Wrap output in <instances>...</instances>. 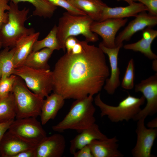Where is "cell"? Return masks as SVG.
<instances>
[{"label": "cell", "mask_w": 157, "mask_h": 157, "mask_svg": "<svg viewBox=\"0 0 157 157\" xmlns=\"http://www.w3.org/2000/svg\"><path fill=\"white\" fill-rule=\"evenodd\" d=\"M35 147L24 150L14 157H35Z\"/></svg>", "instance_id": "cell-35"}, {"label": "cell", "mask_w": 157, "mask_h": 157, "mask_svg": "<svg viewBox=\"0 0 157 157\" xmlns=\"http://www.w3.org/2000/svg\"><path fill=\"white\" fill-rule=\"evenodd\" d=\"M128 21L126 18H108L101 21H94L90 26L93 32L99 35L102 38L101 43L110 48L115 47L116 35Z\"/></svg>", "instance_id": "cell-11"}, {"label": "cell", "mask_w": 157, "mask_h": 157, "mask_svg": "<svg viewBox=\"0 0 157 157\" xmlns=\"http://www.w3.org/2000/svg\"><path fill=\"white\" fill-rule=\"evenodd\" d=\"M8 11V20L0 28V41L2 47L11 49L17 42L24 37L35 33L33 28H28L24 23L28 19L29 9H19L18 4L10 1Z\"/></svg>", "instance_id": "cell-4"}, {"label": "cell", "mask_w": 157, "mask_h": 157, "mask_svg": "<svg viewBox=\"0 0 157 157\" xmlns=\"http://www.w3.org/2000/svg\"><path fill=\"white\" fill-rule=\"evenodd\" d=\"M57 26L55 24L47 35L43 39L37 40L33 47V51L40 50L44 48H48L53 51L59 50L61 48L57 37Z\"/></svg>", "instance_id": "cell-27"}, {"label": "cell", "mask_w": 157, "mask_h": 157, "mask_svg": "<svg viewBox=\"0 0 157 157\" xmlns=\"http://www.w3.org/2000/svg\"><path fill=\"white\" fill-rule=\"evenodd\" d=\"M36 146L23 140L8 130L4 134L0 143V157H14L20 152L34 148Z\"/></svg>", "instance_id": "cell-15"}, {"label": "cell", "mask_w": 157, "mask_h": 157, "mask_svg": "<svg viewBox=\"0 0 157 157\" xmlns=\"http://www.w3.org/2000/svg\"><path fill=\"white\" fill-rule=\"evenodd\" d=\"M53 51L44 48L36 51H32L22 65L37 69H49L48 61Z\"/></svg>", "instance_id": "cell-23"}, {"label": "cell", "mask_w": 157, "mask_h": 157, "mask_svg": "<svg viewBox=\"0 0 157 157\" xmlns=\"http://www.w3.org/2000/svg\"><path fill=\"white\" fill-rule=\"evenodd\" d=\"M77 8L84 13L94 21H99L104 9L108 6L102 0L68 1Z\"/></svg>", "instance_id": "cell-22"}, {"label": "cell", "mask_w": 157, "mask_h": 157, "mask_svg": "<svg viewBox=\"0 0 157 157\" xmlns=\"http://www.w3.org/2000/svg\"><path fill=\"white\" fill-rule=\"evenodd\" d=\"M67 0V1H69V0Z\"/></svg>", "instance_id": "cell-40"}, {"label": "cell", "mask_w": 157, "mask_h": 157, "mask_svg": "<svg viewBox=\"0 0 157 157\" xmlns=\"http://www.w3.org/2000/svg\"><path fill=\"white\" fill-rule=\"evenodd\" d=\"M136 92H141L147 100L145 107L134 117L137 121L142 118L154 115L157 112V73L142 80L135 85Z\"/></svg>", "instance_id": "cell-9"}, {"label": "cell", "mask_w": 157, "mask_h": 157, "mask_svg": "<svg viewBox=\"0 0 157 157\" xmlns=\"http://www.w3.org/2000/svg\"><path fill=\"white\" fill-rule=\"evenodd\" d=\"M16 116L15 99L12 92L0 98V123L14 120Z\"/></svg>", "instance_id": "cell-26"}, {"label": "cell", "mask_w": 157, "mask_h": 157, "mask_svg": "<svg viewBox=\"0 0 157 157\" xmlns=\"http://www.w3.org/2000/svg\"><path fill=\"white\" fill-rule=\"evenodd\" d=\"M133 1H139L147 8L148 13L157 16V0H132Z\"/></svg>", "instance_id": "cell-32"}, {"label": "cell", "mask_w": 157, "mask_h": 157, "mask_svg": "<svg viewBox=\"0 0 157 157\" xmlns=\"http://www.w3.org/2000/svg\"><path fill=\"white\" fill-rule=\"evenodd\" d=\"M118 141L116 136L107 137L93 140L89 146L93 157H123L124 155L118 149Z\"/></svg>", "instance_id": "cell-16"}, {"label": "cell", "mask_w": 157, "mask_h": 157, "mask_svg": "<svg viewBox=\"0 0 157 157\" xmlns=\"http://www.w3.org/2000/svg\"><path fill=\"white\" fill-rule=\"evenodd\" d=\"M52 5L61 7L65 9L67 12L74 15H86L84 13L77 8L66 0H46Z\"/></svg>", "instance_id": "cell-30"}, {"label": "cell", "mask_w": 157, "mask_h": 157, "mask_svg": "<svg viewBox=\"0 0 157 157\" xmlns=\"http://www.w3.org/2000/svg\"><path fill=\"white\" fill-rule=\"evenodd\" d=\"M148 128L155 129L157 128V118L156 117L149 121L147 124Z\"/></svg>", "instance_id": "cell-37"}, {"label": "cell", "mask_w": 157, "mask_h": 157, "mask_svg": "<svg viewBox=\"0 0 157 157\" xmlns=\"http://www.w3.org/2000/svg\"><path fill=\"white\" fill-rule=\"evenodd\" d=\"M65 147V140L62 135L57 133L47 136L35 147V157H61Z\"/></svg>", "instance_id": "cell-14"}, {"label": "cell", "mask_w": 157, "mask_h": 157, "mask_svg": "<svg viewBox=\"0 0 157 157\" xmlns=\"http://www.w3.org/2000/svg\"><path fill=\"white\" fill-rule=\"evenodd\" d=\"M16 77V75L12 74L0 79V98L6 96L12 92Z\"/></svg>", "instance_id": "cell-29"}, {"label": "cell", "mask_w": 157, "mask_h": 157, "mask_svg": "<svg viewBox=\"0 0 157 157\" xmlns=\"http://www.w3.org/2000/svg\"><path fill=\"white\" fill-rule=\"evenodd\" d=\"M157 59L153 60L152 63V68L155 71H157Z\"/></svg>", "instance_id": "cell-38"}, {"label": "cell", "mask_w": 157, "mask_h": 157, "mask_svg": "<svg viewBox=\"0 0 157 157\" xmlns=\"http://www.w3.org/2000/svg\"><path fill=\"white\" fill-rule=\"evenodd\" d=\"M13 74L21 78L31 91L44 99L53 91L52 72L49 69H37L22 65L15 68Z\"/></svg>", "instance_id": "cell-7"}, {"label": "cell", "mask_w": 157, "mask_h": 157, "mask_svg": "<svg viewBox=\"0 0 157 157\" xmlns=\"http://www.w3.org/2000/svg\"><path fill=\"white\" fill-rule=\"evenodd\" d=\"M35 117L16 119L8 131L23 140L37 145L47 136L41 123Z\"/></svg>", "instance_id": "cell-8"}, {"label": "cell", "mask_w": 157, "mask_h": 157, "mask_svg": "<svg viewBox=\"0 0 157 157\" xmlns=\"http://www.w3.org/2000/svg\"><path fill=\"white\" fill-rule=\"evenodd\" d=\"M82 52L66 53L52 72L53 91L65 99H78L101 91L110 74L105 53L98 47L81 41Z\"/></svg>", "instance_id": "cell-1"}, {"label": "cell", "mask_w": 157, "mask_h": 157, "mask_svg": "<svg viewBox=\"0 0 157 157\" xmlns=\"http://www.w3.org/2000/svg\"><path fill=\"white\" fill-rule=\"evenodd\" d=\"M9 0H0V28L3 24L7 23L8 20V12L10 8L9 5L8 4ZM2 47V44L0 41V49Z\"/></svg>", "instance_id": "cell-31"}, {"label": "cell", "mask_w": 157, "mask_h": 157, "mask_svg": "<svg viewBox=\"0 0 157 157\" xmlns=\"http://www.w3.org/2000/svg\"><path fill=\"white\" fill-rule=\"evenodd\" d=\"M135 17L115 38L116 46L124 41H129L137 32L147 27H153L157 24V16L151 15L146 11L139 13Z\"/></svg>", "instance_id": "cell-12"}, {"label": "cell", "mask_w": 157, "mask_h": 157, "mask_svg": "<svg viewBox=\"0 0 157 157\" xmlns=\"http://www.w3.org/2000/svg\"><path fill=\"white\" fill-rule=\"evenodd\" d=\"M73 155L74 157H93L89 145L78 150Z\"/></svg>", "instance_id": "cell-33"}, {"label": "cell", "mask_w": 157, "mask_h": 157, "mask_svg": "<svg viewBox=\"0 0 157 157\" xmlns=\"http://www.w3.org/2000/svg\"><path fill=\"white\" fill-rule=\"evenodd\" d=\"M117 1H124L128 3L129 5L133 3L134 1H133L132 0H116Z\"/></svg>", "instance_id": "cell-39"}, {"label": "cell", "mask_w": 157, "mask_h": 157, "mask_svg": "<svg viewBox=\"0 0 157 157\" xmlns=\"http://www.w3.org/2000/svg\"><path fill=\"white\" fill-rule=\"evenodd\" d=\"M145 119L142 118L137 121L135 130L137 141L131 150V154L134 157H154L151 151L157 136V129L147 128L145 125Z\"/></svg>", "instance_id": "cell-10"}, {"label": "cell", "mask_w": 157, "mask_h": 157, "mask_svg": "<svg viewBox=\"0 0 157 157\" xmlns=\"http://www.w3.org/2000/svg\"><path fill=\"white\" fill-rule=\"evenodd\" d=\"M93 101V96L91 95L75 99L64 118L52 126L53 130L60 133L72 129L79 133L95 123L96 108Z\"/></svg>", "instance_id": "cell-2"}, {"label": "cell", "mask_w": 157, "mask_h": 157, "mask_svg": "<svg viewBox=\"0 0 157 157\" xmlns=\"http://www.w3.org/2000/svg\"><path fill=\"white\" fill-rule=\"evenodd\" d=\"M123 46V43L113 48L107 47L101 42L99 45V47L103 52L108 56L110 63V76L109 78L106 79L104 87V89L110 95L114 94L121 84L119 79L120 71L118 67V58L120 49Z\"/></svg>", "instance_id": "cell-13"}, {"label": "cell", "mask_w": 157, "mask_h": 157, "mask_svg": "<svg viewBox=\"0 0 157 157\" xmlns=\"http://www.w3.org/2000/svg\"><path fill=\"white\" fill-rule=\"evenodd\" d=\"M14 120L0 123V143L4 134L8 130L10 124Z\"/></svg>", "instance_id": "cell-36"}, {"label": "cell", "mask_w": 157, "mask_h": 157, "mask_svg": "<svg viewBox=\"0 0 157 157\" xmlns=\"http://www.w3.org/2000/svg\"><path fill=\"white\" fill-rule=\"evenodd\" d=\"M148 11L147 8L141 3L134 2L126 7H110L108 6L104 9L99 22L110 18H124L135 17L139 13Z\"/></svg>", "instance_id": "cell-19"}, {"label": "cell", "mask_w": 157, "mask_h": 157, "mask_svg": "<svg viewBox=\"0 0 157 157\" xmlns=\"http://www.w3.org/2000/svg\"><path fill=\"white\" fill-rule=\"evenodd\" d=\"M78 40L75 36H70L67 39L65 42V47L67 53L69 54L71 53L72 50Z\"/></svg>", "instance_id": "cell-34"}, {"label": "cell", "mask_w": 157, "mask_h": 157, "mask_svg": "<svg viewBox=\"0 0 157 157\" xmlns=\"http://www.w3.org/2000/svg\"><path fill=\"white\" fill-rule=\"evenodd\" d=\"M142 38L138 41L124 45L126 50L140 52L151 60L157 59V56L151 49V44L157 36V30L151 27H147L142 30Z\"/></svg>", "instance_id": "cell-17"}, {"label": "cell", "mask_w": 157, "mask_h": 157, "mask_svg": "<svg viewBox=\"0 0 157 157\" xmlns=\"http://www.w3.org/2000/svg\"><path fill=\"white\" fill-rule=\"evenodd\" d=\"M135 78V67L134 61L133 58L130 59L121 84L124 89L130 90L134 87Z\"/></svg>", "instance_id": "cell-28"}, {"label": "cell", "mask_w": 157, "mask_h": 157, "mask_svg": "<svg viewBox=\"0 0 157 157\" xmlns=\"http://www.w3.org/2000/svg\"><path fill=\"white\" fill-rule=\"evenodd\" d=\"M15 47L4 48L0 52V79L13 74L15 67L14 61Z\"/></svg>", "instance_id": "cell-24"}, {"label": "cell", "mask_w": 157, "mask_h": 157, "mask_svg": "<svg viewBox=\"0 0 157 157\" xmlns=\"http://www.w3.org/2000/svg\"><path fill=\"white\" fill-rule=\"evenodd\" d=\"M43 99L40 115L42 125L56 117L59 111L63 107L65 99L60 95L53 92Z\"/></svg>", "instance_id": "cell-20"}, {"label": "cell", "mask_w": 157, "mask_h": 157, "mask_svg": "<svg viewBox=\"0 0 157 157\" xmlns=\"http://www.w3.org/2000/svg\"><path fill=\"white\" fill-rule=\"evenodd\" d=\"M94 101L100 110L101 117L107 116L111 122L117 123L133 119L141 109V106L144 103L145 99L143 95L138 98L129 94L117 106H114L104 103L99 93Z\"/></svg>", "instance_id": "cell-5"}, {"label": "cell", "mask_w": 157, "mask_h": 157, "mask_svg": "<svg viewBox=\"0 0 157 157\" xmlns=\"http://www.w3.org/2000/svg\"><path fill=\"white\" fill-rule=\"evenodd\" d=\"M40 33L35 32L23 37L16 42L14 56L15 67L22 65L32 51L33 45L38 40Z\"/></svg>", "instance_id": "cell-21"}, {"label": "cell", "mask_w": 157, "mask_h": 157, "mask_svg": "<svg viewBox=\"0 0 157 157\" xmlns=\"http://www.w3.org/2000/svg\"><path fill=\"white\" fill-rule=\"evenodd\" d=\"M94 21L87 15H74L67 12L64 13L57 26V37L61 49L65 52V42L70 36L82 35L88 42L98 41V35L90 30Z\"/></svg>", "instance_id": "cell-3"}, {"label": "cell", "mask_w": 157, "mask_h": 157, "mask_svg": "<svg viewBox=\"0 0 157 157\" xmlns=\"http://www.w3.org/2000/svg\"><path fill=\"white\" fill-rule=\"evenodd\" d=\"M107 137L101 131L99 126L95 123L79 133L70 141V152L73 155L78 150L89 145L93 140Z\"/></svg>", "instance_id": "cell-18"}, {"label": "cell", "mask_w": 157, "mask_h": 157, "mask_svg": "<svg viewBox=\"0 0 157 157\" xmlns=\"http://www.w3.org/2000/svg\"><path fill=\"white\" fill-rule=\"evenodd\" d=\"M12 92L15 99L16 119L40 116L44 98L31 91L23 79L17 76Z\"/></svg>", "instance_id": "cell-6"}, {"label": "cell", "mask_w": 157, "mask_h": 157, "mask_svg": "<svg viewBox=\"0 0 157 157\" xmlns=\"http://www.w3.org/2000/svg\"><path fill=\"white\" fill-rule=\"evenodd\" d=\"M9 1L16 4L22 2H29L35 8L33 13V15L44 18L51 17L57 8V6L46 0H9Z\"/></svg>", "instance_id": "cell-25"}]
</instances>
